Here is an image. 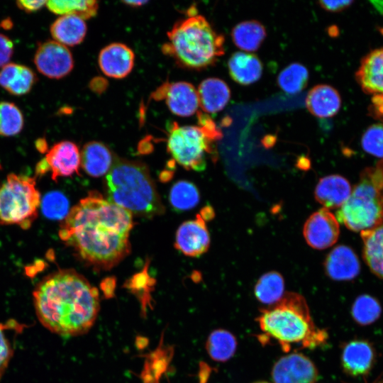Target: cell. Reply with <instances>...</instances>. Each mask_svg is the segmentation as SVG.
<instances>
[{
  "label": "cell",
  "instance_id": "28",
  "mask_svg": "<svg viewBox=\"0 0 383 383\" xmlns=\"http://www.w3.org/2000/svg\"><path fill=\"white\" fill-rule=\"evenodd\" d=\"M256 299L268 306L278 302L284 295L283 277L277 272H269L262 275L257 280L255 289Z\"/></svg>",
  "mask_w": 383,
  "mask_h": 383
},
{
  "label": "cell",
  "instance_id": "20",
  "mask_svg": "<svg viewBox=\"0 0 383 383\" xmlns=\"http://www.w3.org/2000/svg\"><path fill=\"white\" fill-rule=\"evenodd\" d=\"M306 106L309 111L318 118H329L340 110L341 99L338 91L327 84L313 87L308 93Z\"/></svg>",
  "mask_w": 383,
  "mask_h": 383
},
{
  "label": "cell",
  "instance_id": "3",
  "mask_svg": "<svg viewBox=\"0 0 383 383\" xmlns=\"http://www.w3.org/2000/svg\"><path fill=\"white\" fill-rule=\"evenodd\" d=\"M261 331L283 350L292 344L313 347L326 341L327 333L316 327L303 296L287 292L276 304L262 309L257 318Z\"/></svg>",
  "mask_w": 383,
  "mask_h": 383
},
{
  "label": "cell",
  "instance_id": "8",
  "mask_svg": "<svg viewBox=\"0 0 383 383\" xmlns=\"http://www.w3.org/2000/svg\"><path fill=\"white\" fill-rule=\"evenodd\" d=\"M213 140L201 126H180L173 122L169 129L167 150L186 170L202 171L207 155L213 153Z\"/></svg>",
  "mask_w": 383,
  "mask_h": 383
},
{
  "label": "cell",
  "instance_id": "23",
  "mask_svg": "<svg viewBox=\"0 0 383 383\" xmlns=\"http://www.w3.org/2000/svg\"><path fill=\"white\" fill-rule=\"evenodd\" d=\"M80 155L82 168L87 174L94 177L106 174L114 162L109 148L98 141L86 143Z\"/></svg>",
  "mask_w": 383,
  "mask_h": 383
},
{
  "label": "cell",
  "instance_id": "30",
  "mask_svg": "<svg viewBox=\"0 0 383 383\" xmlns=\"http://www.w3.org/2000/svg\"><path fill=\"white\" fill-rule=\"evenodd\" d=\"M46 6L55 14L74 15L85 20L96 15L99 5L94 0H51Z\"/></svg>",
  "mask_w": 383,
  "mask_h": 383
},
{
  "label": "cell",
  "instance_id": "21",
  "mask_svg": "<svg viewBox=\"0 0 383 383\" xmlns=\"http://www.w3.org/2000/svg\"><path fill=\"white\" fill-rule=\"evenodd\" d=\"M231 77L238 84L249 85L262 76V64L255 54L238 51L231 55L228 62Z\"/></svg>",
  "mask_w": 383,
  "mask_h": 383
},
{
  "label": "cell",
  "instance_id": "9",
  "mask_svg": "<svg viewBox=\"0 0 383 383\" xmlns=\"http://www.w3.org/2000/svg\"><path fill=\"white\" fill-rule=\"evenodd\" d=\"M34 63L42 74L50 79L65 77L74 67L70 50L55 40H48L38 46L34 55Z\"/></svg>",
  "mask_w": 383,
  "mask_h": 383
},
{
  "label": "cell",
  "instance_id": "2",
  "mask_svg": "<svg viewBox=\"0 0 383 383\" xmlns=\"http://www.w3.org/2000/svg\"><path fill=\"white\" fill-rule=\"evenodd\" d=\"M33 297L39 321L62 337L87 333L94 324L100 308L97 289L70 269L60 270L42 279Z\"/></svg>",
  "mask_w": 383,
  "mask_h": 383
},
{
  "label": "cell",
  "instance_id": "25",
  "mask_svg": "<svg viewBox=\"0 0 383 383\" xmlns=\"http://www.w3.org/2000/svg\"><path fill=\"white\" fill-rule=\"evenodd\" d=\"M87 30L84 20L74 15H63L50 26L52 37L55 41L67 46L81 43Z\"/></svg>",
  "mask_w": 383,
  "mask_h": 383
},
{
  "label": "cell",
  "instance_id": "22",
  "mask_svg": "<svg viewBox=\"0 0 383 383\" xmlns=\"http://www.w3.org/2000/svg\"><path fill=\"white\" fill-rule=\"evenodd\" d=\"M199 106L205 113L221 111L231 98V90L222 79L215 77L203 80L198 87Z\"/></svg>",
  "mask_w": 383,
  "mask_h": 383
},
{
  "label": "cell",
  "instance_id": "46",
  "mask_svg": "<svg viewBox=\"0 0 383 383\" xmlns=\"http://www.w3.org/2000/svg\"><path fill=\"white\" fill-rule=\"evenodd\" d=\"M376 383H383V379H381L380 381L376 382Z\"/></svg>",
  "mask_w": 383,
  "mask_h": 383
},
{
  "label": "cell",
  "instance_id": "24",
  "mask_svg": "<svg viewBox=\"0 0 383 383\" xmlns=\"http://www.w3.org/2000/svg\"><path fill=\"white\" fill-rule=\"evenodd\" d=\"M36 81L35 74L24 65L8 63L0 70V86L13 95L28 93Z\"/></svg>",
  "mask_w": 383,
  "mask_h": 383
},
{
  "label": "cell",
  "instance_id": "42",
  "mask_svg": "<svg viewBox=\"0 0 383 383\" xmlns=\"http://www.w3.org/2000/svg\"><path fill=\"white\" fill-rule=\"evenodd\" d=\"M370 111L374 117L383 121V94L374 95Z\"/></svg>",
  "mask_w": 383,
  "mask_h": 383
},
{
  "label": "cell",
  "instance_id": "5",
  "mask_svg": "<svg viewBox=\"0 0 383 383\" xmlns=\"http://www.w3.org/2000/svg\"><path fill=\"white\" fill-rule=\"evenodd\" d=\"M163 52L181 66L201 70L213 65L224 54V37L201 15L192 13L177 22L167 33Z\"/></svg>",
  "mask_w": 383,
  "mask_h": 383
},
{
  "label": "cell",
  "instance_id": "38",
  "mask_svg": "<svg viewBox=\"0 0 383 383\" xmlns=\"http://www.w3.org/2000/svg\"><path fill=\"white\" fill-rule=\"evenodd\" d=\"M13 52V42L7 36L0 33V67L9 63Z\"/></svg>",
  "mask_w": 383,
  "mask_h": 383
},
{
  "label": "cell",
  "instance_id": "36",
  "mask_svg": "<svg viewBox=\"0 0 383 383\" xmlns=\"http://www.w3.org/2000/svg\"><path fill=\"white\" fill-rule=\"evenodd\" d=\"M361 144L362 149L370 155L383 159V124L370 126L363 133Z\"/></svg>",
  "mask_w": 383,
  "mask_h": 383
},
{
  "label": "cell",
  "instance_id": "6",
  "mask_svg": "<svg viewBox=\"0 0 383 383\" xmlns=\"http://www.w3.org/2000/svg\"><path fill=\"white\" fill-rule=\"evenodd\" d=\"M335 217L354 232L361 233L383 223V159L362 171Z\"/></svg>",
  "mask_w": 383,
  "mask_h": 383
},
{
  "label": "cell",
  "instance_id": "32",
  "mask_svg": "<svg viewBox=\"0 0 383 383\" xmlns=\"http://www.w3.org/2000/svg\"><path fill=\"white\" fill-rule=\"evenodd\" d=\"M199 192L196 187L188 181H179L171 188L170 202L177 211H188L199 202Z\"/></svg>",
  "mask_w": 383,
  "mask_h": 383
},
{
  "label": "cell",
  "instance_id": "16",
  "mask_svg": "<svg viewBox=\"0 0 383 383\" xmlns=\"http://www.w3.org/2000/svg\"><path fill=\"white\" fill-rule=\"evenodd\" d=\"M135 55L126 45L113 43L104 47L99 52L98 62L101 72L106 76L122 79L128 76L134 66Z\"/></svg>",
  "mask_w": 383,
  "mask_h": 383
},
{
  "label": "cell",
  "instance_id": "47",
  "mask_svg": "<svg viewBox=\"0 0 383 383\" xmlns=\"http://www.w3.org/2000/svg\"><path fill=\"white\" fill-rule=\"evenodd\" d=\"M0 168H1V165H0Z\"/></svg>",
  "mask_w": 383,
  "mask_h": 383
},
{
  "label": "cell",
  "instance_id": "39",
  "mask_svg": "<svg viewBox=\"0 0 383 383\" xmlns=\"http://www.w3.org/2000/svg\"><path fill=\"white\" fill-rule=\"evenodd\" d=\"M198 117L201 127L213 140L221 138V133L216 128V124L208 115L199 113Z\"/></svg>",
  "mask_w": 383,
  "mask_h": 383
},
{
  "label": "cell",
  "instance_id": "35",
  "mask_svg": "<svg viewBox=\"0 0 383 383\" xmlns=\"http://www.w3.org/2000/svg\"><path fill=\"white\" fill-rule=\"evenodd\" d=\"M40 206L43 214L52 220H63L70 211L68 199L60 192L47 194Z\"/></svg>",
  "mask_w": 383,
  "mask_h": 383
},
{
  "label": "cell",
  "instance_id": "10",
  "mask_svg": "<svg viewBox=\"0 0 383 383\" xmlns=\"http://www.w3.org/2000/svg\"><path fill=\"white\" fill-rule=\"evenodd\" d=\"M304 237L311 248L323 250L336 243L340 234L336 217L328 209L322 208L306 220L303 229Z\"/></svg>",
  "mask_w": 383,
  "mask_h": 383
},
{
  "label": "cell",
  "instance_id": "14",
  "mask_svg": "<svg viewBox=\"0 0 383 383\" xmlns=\"http://www.w3.org/2000/svg\"><path fill=\"white\" fill-rule=\"evenodd\" d=\"M43 160L48 172H51L52 180L57 182L60 177L79 174L81 155L75 143L64 140L53 145Z\"/></svg>",
  "mask_w": 383,
  "mask_h": 383
},
{
  "label": "cell",
  "instance_id": "7",
  "mask_svg": "<svg viewBox=\"0 0 383 383\" xmlns=\"http://www.w3.org/2000/svg\"><path fill=\"white\" fill-rule=\"evenodd\" d=\"M41 199L34 177L10 173L0 184V225L29 228L38 217Z\"/></svg>",
  "mask_w": 383,
  "mask_h": 383
},
{
  "label": "cell",
  "instance_id": "17",
  "mask_svg": "<svg viewBox=\"0 0 383 383\" xmlns=\"http://www.w3.org/2000/svg\"><path fill=\"white\" fill-rule=\"evenodd\" d=\"M326 274L336 281H348L355 279L360 273L358 257L352 248L340 245L333 248L324 262Z\"/></svg>",
  "mask_w": 383,
  "mask_h": 383
},
{
  "label": "cell",
  "instance_id": "4",
  "mask_svg": "<svg viewBox=\"0 0 383 383\" xmlns=\"http://www.w3.org/2000/svg\"><path fill=\"white\" fill-rule=\"evenodd\" d=\"M106 187L107 200L132 215L150 218L164 213L149 170L140 162L115 159L106 176Z\"/></svg>",
  "mask_w": 383,
  "mask_h": 383
},
{
  "label": "cell",
  "instance_id": "44",
  "mask_svg": "<svg viewBox=\"0 0 383 383\" xmlns=\"http://www.w3.org/2000/svg\"><path fill=\"white\" fill-rule=\"evenodd\" d=\"M125 4L128 5V6H130L131 7H138V6H141L145 4L148 3L147 1H139V0H137V1H123Z\"/></svg>",
  "mask_w": 383,
  "mask_h": 383
},
{
  "label": "cell",
  "instance_id": "43",
  "mask_svg": "<svg viewBox=\"0 0 383 383\" xmlns=\"http://www.w3.org/2000/svg\"><path fill=\"white\" fill-rule=\"evenodd\" d=\"M35 146L37 149L41 152H44L47 151V142L45 138H39L35 141Z\"/></svg>",
  "mask_w": 383,
  "mask_h": 383
},
{
  "label": "cell",
  "instance_id": "15",
  "mask_svg": "<svg viewBox=\"0 0 383 383\" xmlns=\"http://www.w3.org/2000/svg\"><path fill=\"white\" fill-rule=\"evenodd\" d=\"M209 245V233L201 214H197L194 220L184 222L177 229L175 248L184 255L199 257L208 250Z\"/></svg>",
  "mask_w": 383,
  "mask_h": 383
},
{
  "label": "cell",
  "instance_id": "26",
  "mask_svg": "<svg viewBox=\"0 0 383 383\" xmlns=\"http://www.w3.org/2000/svg\"><path fill=\"white\" fill-rule=\"evenodd\" d=\"M364 260L370 271L383 279V223L360 233Z\"/></svg>",
  "mask_w": 383,
  "mask_h": 383
},
{
  "label": "cell",
  "instance_id": "29",
  "mask_svg": "<svg viewBox=\"0 0 383 383\" xmlns=\"http://www.w3.org/2000/svg\"><path fill=\"white\" fill-rule=\"evenodd\" d=\"M206 348L209 356L218 362H226L235 353L237 340L229 331L217 329L209 335Z\"/></svg>",
  "mask_w": 383,
  "mask_h": 383
},
{
  "label": "cell",
  "instance_id": "34",
  "mask_svg": "<svg viewBox=\"0 0 383 383\" xmlns=\"http://www.w3.org/2000/svg\"><path fill=\"white\" fill-rule=\"evenodd\" d=\"M23 127L22 112L14 104L0 102V135L13 136L19 133Z\"/></svg>",
  "mask_w": 383,
  "mask_h": 383
},
{
  "label": "cell",
  "instance_id": "41",
  "mask_svg": "<svg viewBox=\"0 0 383 383\" xmlns=\"http://www.w3.org/2000/svg\"><path fill=\"white\" fill-rule=\"evenodd\" d=\"M47 1H26L20 0L16 1L17 6L26 13L36 11L46 5Z\"/></svg>",
  "mask_w": 383,
  "mask_h": 383
},
{
  "label": "cell",
  "instance_id": "40",
  "mask_svg": "<svg viewBox=\"0 0 383 383\" xmlns=\"http://www.w3.org/2000/svg\"><path fill=\"white\" fill-rule=\"evenodd\" d=\"M353 1H320L319 5L326 11L330 12H339L349 7Z\"/></svg>",
  "mask_w": 383,
  "mask_h": 383
},
{
  "label": "cell",
  "instance_id": "27",
  "mask_svg": "<svg viewBox=\"0 0 383 383\" xmlns=\"http://www.w3.org/2000/svg\"><path fill=\"white\" fill-rule=\"evenodd\" d=\"M234 44L248 52L257 50L266 37L265 26L257 21H245L238 23L232 30Z\"/></svg>",
  "mask_w": 383,
  "mask_h": 383
},
{
  "label": "cell",
  "instance_id": "31",
  "mask_svg": "<svg viewBox=\"0 0 383 383\" xmlns=\"http://www.w3.org/2000/svg\"><path fill=\"white\" fill-rule=\"evenodd\" d=\"M382 314L379 301L369 294H361L354 301L351 308L353 319L359 325L368 326L377 321Z\"/></svg>",
  "mask_w": 383,
  "mask_h": 383
},
{
  "label": "cell",
  "instance_id": "37",
  "mask_svg": "<svg viewBox=\"0 0 383 383\" xmlns=\"http://www.w3.org/2000/svg\"><path fill=\"white\" fill-rule=\"evenodd\" d=\"M6 326L0 323V379L4 374L13 354L9 339L6 334Z\"/></svg>",
  "mask_w": 383,
  "mask_h": 383
},
{
  "label": "cell",
  "instance_id": "33",
  "mask_svg": "<svg viewBox=\"0 0 383 383\" xmlns=\"http://www.w3.org/2000/svg\"><path fill=\"white\" fill-rule=\"evenodd\" d=\"M309 72L303 65L294 62L286 67L279 74L277 83L285 92L291 94L303 90L307 85Z\"/></svg>",
  "mask_w": 383,
  "mask_h": 383
},
{
  "label": "cell",
  "instance_id": "19",
  "mask_svg": "<svg viewBox=\"0 0 383 383\" xmlns=\"http://www.w3.org/2000/svg\"><path fill=\"white\" fill-rule=\"evenodd\" d=\"M356 79L365 92L383 94V48L372 51L362 59Z\"/></svg>",
  "mask_w": 383,
  "mask_h": 383
},
{
  "label": "cell",
  "instance_id": "12",
  "mask_svg": "<svg viewBox=\"0 0 383 383\" xmlns=\"http://www.w3.org/2000/svg\"><path fill=\"white\" fill-rule=\"evenodd\" d=\"M154 98L165 99L170 111L179 116H190L199 106L197 90L187 82L166 83L154 93Z\"/></svg>",
  "mask_w": 383,
  "mask_h": 383
},
{
  "label": "cell",
  "instance_id": "18",
  "mask_svg": "<svg viewBox=\"0 0 383 383\" xmlns=\"http://www.w3.org/2000/svg\"><path fill=\"white\" fill-rule=\"evenodd\" d=\"M352 192L350 182L338 174L321 178L315 189L316 200L327 209L340 208L349 198Z\"/></svg>",
  "mask_w": 383,
  "mask_h": 383
},
{
  "label": "cell",
  "instance_id": "11",
  "mask_svg": "<svg viewBox=\"0 0 383 383\" xmlns=\"http://www.w3.org/2000/svg\"><path fill=\"white\" fill-rule=\"evenodd\" d=\"M274 383H316L318 371L313 362L301 353L279 358L272 370Z\"/></svg>",
  "mask_w": 383,
  "mask_h": 383
},
{
  "label": "cell",
  "instance_id": "13",
  "mask_svg": "<svg viewBox=\"0 0 383 383\" xmlns=\"http://www.w3.org/2000/svg\"><path fill=\"white\" fill-rule=\"evenodd\" d=\"M376 350L372 343L365 339H355L343 348L341 366L351 377L367 375L376 362Z\"/></svg>",
  "mask_w": 383,
  "mask_h": 383
},
{
  "label": "cell",
  "instance_id": "45",
  "mask_svg": "<svg viewBox=\"0 0 383 383\" xmlns=\"http://www.w3.org/2000/svg\"><path fill=\"white\" fill-rule=\"evenodd\" d=\"M255 383H269V382H255Z\"/></svg>",
  "mask_w": 383,
  "mask_h": 383
},
{
  "label": "cell",
  "instance_id": "1",
  "mask_svg": "<svg viewBox=\"0 0 383 383\" xmlns=\"http://www.w3.org/2000/svg\"><path fill=\"white\" fill-rule=\"evenodd\" d=\"M132 228L130 212L91 192L70 210L58 235L80 260L109 270L130 253Z\"/></svg>",
  "mask_w": 383,
  "mask_h": 383
}]
</instances>
